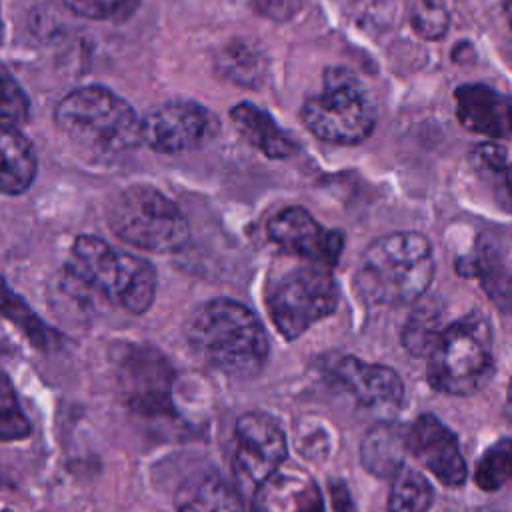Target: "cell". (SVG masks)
Segmentation results:
<instances>
[{
  "instance_id": "obj_1",
  "label": "cell",
  "mask_w": 512,
  "mask_h": 512,
  "mask_svg": "<svg viewBox=\"0 0 512 512\" xmlns=\"http://www.w3.org/2000/svg\"><path fill=\"white\" fill-rule=\"evenodd\" d=\"M434 278L432 246L418 232H392L366 246L356 290L372 306H402L416 302Z\"/></svg>"
},
{
  "instance_id": "obj_2",
  "label": "cell",
  "mask_w": 512,
  "mask_h": 512,
  "mask_svg": "<svg viewBox=\"0 0 512 512\" xmlns=\"http://www.w3.org/2000/svg\"><path fill=\"white\" fill-rule=\"evenodd\" d=\"M188 342L208 366L228 376H254L268 358V338L258 318L226 298L210 300L194 312Z\"/></svg>"
},
{
  "instance_id": "obj_3",
  "label": "cell",
  "mask_w": 512,
  "mask_h": 512,
  "mask_svg": "<svg viewBox=\"0 0 512 512\" xmlns=\"http://www.w3.org/2000/svg\"><path fill=\"white\" fill-rule=\"evenodd\" d=\"M66 278L74 290L96 294L130 314H144L156 296V270L148 260L118 252L92 234L74 240Z\"/></svg>"
},
{
  "instance_id": "obj_4",
  "label": "cell",
  "mask_w": 512,
  "mask_h": 512,
  "mask_svg": "<svg viewBox=\"0 0 512 512\" xmlns=\"http://www.w3.org/2000/svg\"><path fill=\"white\" fill-rule=\"evenodd\" d=\"M56 126L72 142L96 154H122L142 144V118L104 86H80L54 110Z\"/></svg>"
},
{
  "instance_id": "obj_5",
  "label": "cell",
  "mask_w": 512,
  "mask_h": 512,
  "mask_svg": "<svg viewBox=\"0 0 512 512\" xmlns=\"http://www.w3.org/2000/svg\"><path fill=\"white\" fill-rule=\"evenodd\" d=\"M426 376L434 390L450 396L474 394L490 378L492 332L478 314H468L442 328L426 356Z\"/></svg>"
},
{
  "instance_id": "obj_6",
  "label": "cell",
  "mask_w": 512,
  "mask_h": 512,
  "mask_svg": "<svg viewBox=\"0 0 512 512\" xmlns=\"http://www.w3.org/2000/svg\"><path fill=\"white\" fill-rule=\"evenodd\" d=\"M108 226L126 244L156 254L182 250L190 238L188 222L178 206L146 184L128 186L112 198Z\"/></svg>"
},
{
  "instance_id": "obj_7",
  "label": "cell",
  "mask_w": 512,
  "mask_h": 512,
  "mask_svg": "<svg viewBox=\"0 0 512 512\" xmlns=\"http://www.w3.org/2000/svg\"><path fill=\"white\" fill-rule=\"evenodd\" d=\"M302 120L324 142L360 144L376 126V104L350 70L330 68L322 92L304 102Z\"/></svg>"
},
{
  "instance_id": "obj_8",
  "label": "cell",
  "mask_w": 512,
  "mask_h": 512,
  "mask_svg": "<svg viewBox=\"0 0 512 512\" xmlns=\"http://www.w3.org/2000/svg\"><path fill=\"white\" fill-rule=\"evenodd\" d=\"M338 306V286L320 264H306L284 274L268 296V310L276 330L296 340Z\"/></svg>"
},
{
  "instance_id": "obj_9",
  "label": "cell",
  "mask_w": 512,
  "mask_h": 512,
  "mask_svg": "<svg viewBox=\"0 0 512 512\" xmlns=\"http://www.w3.org/2000/svg\"><path fill=\"white\" fill-rule=\"evenodd\" d=\"M218 132V118L192 100H172L154 106L142 118V142L160 154H180L210 142Z\"/></svg>"
},
{
  "instance_id": "obj_10",
  "label": "cell",
  "mask_w": 512,
  "mask_h": 512,
  "mask_svg": "<svg viewBox=\"0 0 512 512\" xmlns=\"http://www.w3.org/2000/svg\"><path fill=\"white\" fill-rule=\"evenodd\" d=\"M288 456L282 428L262 412H246L236 422V476L258 488L266 478L282 468Z\"/></svg>"
},
{
  "instance_id": "obj_11",
  "label": "cell",
  "mask_w": 512,
  "mask_h": 512,
  "mask_svg": "<svg viewBox=\"0 0 512 512\" xmlns=\"http://www.w3.org/2000/svg\"><path fill=\"white\" fill-rule=\"evenodd\" d=\"M268 236L284 252L320 266H336L344 248L340 230L324 228L300 206H290L274 214L268 222Z\"/></svg>"
},
{
  "instance_id": "obj_12",
  "label": "cell",
  "mask_w": 512,
  "mask_h": 512,
  "mask_svg": "<svg viewBox=\"0 0 512 512\" xmlns=\"http://www.w3.org/2000/svg\"><path fill=\"white\" fill-rule=\"evenodd\" d=\"M408 452L444 486L458 488L466 482L468 468L458 438L434 414H422L408 428Z\"/></svg>"
},
{
  "instance_id": "obj_13",
  "label": "cell",
  "mask_w": 512,
  "mask_h": 512,
  "mask_svg": "<svg viewBox=\"0 0 512 512\" xmlns=\"http://www.w3.org/2000/svg\"><path fill=\"white\" fill-rule=\"evenodd\" d=\"M456 118L462 128L492 140L512 136V96L488 84H462L454 90Z\"/></svg>"
},
{
  "instance_id": "obj_14",
  "label": "cell",
  "mask_w": 512,
  "mask_h": 512,
  "mask_svg": "<svg viewBox=\"0 0 512 512\" xmlns=\"http://www.w3.org/2000/svg\"><path fill=\"white\" fill-rule=\"evenodd\" d=\"M334 380L358 404L368 408L392 410L398 408L404 398V384L396 370L354 356H346L336 364Z\"/></svg>"
},
{
  "instance_id": "obj_15",
  "label": "cell",
  "mask_w": 512,
  "mask_h": 512,
  "mask_svg": "<svg viewBox=\"0 0 512 512\" xmlns=\"http://www.w3.org/2000/svg\"><path fill=\"white\" fill-rule=\"evenodd\" d=\"M258 512H324V498L312 476L298 468L276 470L256 488Z\"/></svg>"
},
{
  "instance_id": "obj_16",
  "label": "cell",
  "mask_w": 512,
  "mask_h": 512,
  "mask_svg": "<svg viewBox=\"0 0 512 512\" xmlns=\"http://www.w3.org/2000/svg\"><path fill=\"white\" fill-rule=\"evenodd\" d=\"M230 120L238 134L268 158H290L298 150L296 140L286 134L264 108L252 102L236 104L230 110Z\"/></svg>"
},
{
  "instance_id": "obj_17",
  "label": "cell",
  "mask_w": 512,
  "mask_h": 512,
  "mask_svg": "<svg viewBox=\"0 0 512 512\" xmlns=\"http://www.w3.org/2000/svg\"><path fill=\"white\" fill-rule=\"evenodd\" d=\"M176 512H240L238 492L218 474L188 476L174 496Z\"/></svg>"
},
{
  "instance_id": "obj_18",
  "label": "cell",
  "mask_w": 512,
  "mask_h": 512,
  "mask_svg": "<svg viewBox=\"0 0 512 512\" xmlns=\"http://www.w3.org/2000/svg\"><path fill=\"white\" fill-rule=\"evenodd\" d=\"M404 452H408V430L394 422H380L366 432L360 458L370 474L394 476L404 466Z\"/></svg>"
},
{
  "instance_id": "obj_19",
  "label": "cell",
  "mask_w": 512,
  "mask_h": 512,
  "mask_svg": "<svg viewBox=\"0 0 512 512\" xmlns=\"http://www.w3.org/2000/svg\"><path fill=\"white\" fill-rule=\"evenodd\" d=\"M214 66L222 78L246 88L262 86L268 74L266 54L242 38L224 44L214 58Z\"/></svg>"
},
{
  "instance_id": "obj_20",
  "label": "cell",
  "mask_w": 512,
  "mask_h": 512,
  "mask_svg": "<svg viewBox=\"0 0 512 512\" xmlns=\"http://www.w3.org/2000/svg\"><path fill=\"white\" fill-rule=\"evenodd\" d=\"M2 174L0 186L8 196L22 194L36 178V154L20 130H2Z\"/></svg>"
},
{
  "instance_id": "obj_21",
  "label": "cell",
  "mask_w": 512,
  "mask_h": 512,
  "mask_svg": "<svg viewBox=\"0 0 512 512\" xmlns=\"http://www.w3.org/2000/svg\"><path fill=\"white\" fill-rule=\"evenodd\" d=\"M432 498L434 492L426 476L410 466H402L392 476L388 512H426Z\"/></svg>"
},
{
  "instance_id": "obj_22",
  "label": "cell",
  "mask_w": 512,
  "mask_h": 512,
  "mask_svg": "<svg viewBox=\"0 0 512 512\" xmlns=\"http://www.w3.org/2000/svg\"><path fill=\"white\" fill-rule=\"evenodd\" d=\"M474 482L484 492H496L512 482V440L502 438L484 450L474 468Z\"/></svg>"
},
{
  "instance_id": "obj_23",
  "label": "cell",
  "mask_w": 512,
  "mask_h": 512,
  "mask_svg": "<svg viewBox=\"0 0 512 512\" xmlns=\"http://www.w3.org/2000/svg\"><path fill=\"white\" fill-rule=\"evenodd\" d=\"M440 332V312L432 304H424L408 318L404 326V348L414 356H428Z\"/></svg>"
},
{
  "instance_id": "obj_24",
  "label": "cell",
  "mask_w": 512,
  "mask_h": 512,
  "mask_svg": "<svg viewBox=\"0 0 512 512\" xmlns=\"http://www.w3.org/2000/svg\"><path fill=\"white\" fill-rule=\"evenodd\" d=\"M30 434V422L24 416L16 398L14 386L6 374H2L0 386V438L4 442L22 440Z\"/></svg>"
},
{
  "instance_id": "obj_25",
  "label": "cell",
  "mask_w": 512,
  "mask_h": 512,
  "mask_svg": "<svg viewBox=\"0 0 512 512\" xmlns=\"http://www.w3.org/2000/svg\"><path fill=\"white\" fill-rule=\"evenodd\" d=\"M30 116V102L26 92L8 72L2 68V104H0V124L2 130H20Z\"/></svg>"
},
{
  "instance_id": "obj_26",
  "label": "cell",
  "mask_w": 512,
  "mask_h": 512,
  "mask_svg": "<svg viewBox=\"0 0 512 512\" xmlns=\"http://www.w3.org/2000/svg\"><path fill=\"white\" fill-rule=\"evenodd\" d=\"M64 4L74 14L90 20L122 22L136 12L140 0H64Z\"/></svg>"
},
{
  "instance_id": "obj_27",
  "label": "cell",
  "mask_w": 512,
  "mask_h": 512,
  "mask_svg": "<svg viewBox=\"0 0 512 512\" xmlns=\"http://www.w3.org/2000/svg\"><path fill=\"white\" fill-rule=\"evenodd\" d=\"M410 22L420 36L428 40H438L448 30L450 20H448L446 6H428V4L416 2Z\"/></svg>"
},
{
  "instance_id": "obj_28",
  "label": "cell",
  "mask_w": 512,
  "mask_h": 512,
  "mask_svg": "<svg viewBox=\"0 0 512 512\" xmlns=\"http://www.w3.org/2000/svg\"><path fill=\"white\" fill-rule=\"evenodd\" d=\"M506 158H508L506 148L502 144H496V142L476 144L472 154H470V160H472L474 168L482 174H488V176L502 174L508 166Z\"/></svg>"
},
{
  "instance_id": "obj_29",
  "label": "cell",
  "mask_w": 512,
  "mask_h": 512,
  "mask_svg": "<svg viewBox=\"0 0 512 512\" xmlns=\"http://www.w3.org/2000/svg\"><path fill=\"white\" fill-rule=\"evenodd\" d=\"M256 10L270 18H290L296 8H290L292 0H252Z\"/></svg>"
},
{
  "instance_id": "obj_30",
  "label": "cell",
  "mask_w": 512,
  "mask_h": 512,
  "mask_svg": "<svg viewBox=\"0 0 512 512\" xmlns=\"http://www.w3.org/2000/svg\"><path fill=\"white\" fill-rule=\"evenodd\" d=\"M332 498H334L336 512H356L354 502H352V498H350V494L344 486H338V488L334 486L332 488Z\"/></svg>"
},
{
  "instance_id": "obj_31",
  "label": "cell",
  "mask_w": 512,
  "mask_h": 512,
  "mask_svg": "<svg viewBox=\"0 0 512 512\" xmlns=\"http://www.w3.org/2000/svg\"><path fill=\"white\" fill-rule=\"evenodd\" d=\"M500 176H502V184L506 190V198L512 202V164H508Z\"/></svg>"
},
{
  "instance_id": "obj_32",
  "label": "cell",
  "mask_w": 512,
  "mask_h": 512,
  "mask_svg": "<svg viewBox=\"0 0 512 512\" xmlns=\"http://www.w3.org/2000/svg\"><path fill=\"white\" fill-rule=\"evenodd\" d=\"M504 16H506V22H508V26L512 28V0H504Z\"/></svg>"
},
{
  "instance_id": "obj_33",
  "label": "cell",
  "mask_w": 512,
  "mask_h": 512,
  "mask_svg": "<svg viewBox=\"0 0 512 512\" xmlns=\"http://www.w3.org/2000/svg\"><path fill=\"white\" fill-rule=\"evenodd\" d=\"M506 408H508V416L512 418V380L508 386V398H506Z\"/></svg>"
},
{
  "instance_id": "obj_34",
  "label": "cell",
  "mask_w": 512,
  "mask_h": 512,
  "mask_svg": "<svg viewBox=\"0 0 512 512\" xmlns=\"http://www.w3.org/2000/svg\"><path fill=\"white\" fill-rule=\"evenodd\" d=\"M420 4H428V6H444V0H416Z\"/></svg>"
},
{
  "instance_id": "obj_35",
  "label": "cell",
  "mask_w": 512,
  "mask_h": 512,
  "mask_svg": "<svg viewBox=\"0 0 512 512\" xmlns=\"http://www.w3.org/2000/svg\"><path fill=\"white\" fill-rule=\"evenodd\" d=\"M4 512H10V510H8V508H4Z\"/></svg>"
}]
</instances>
